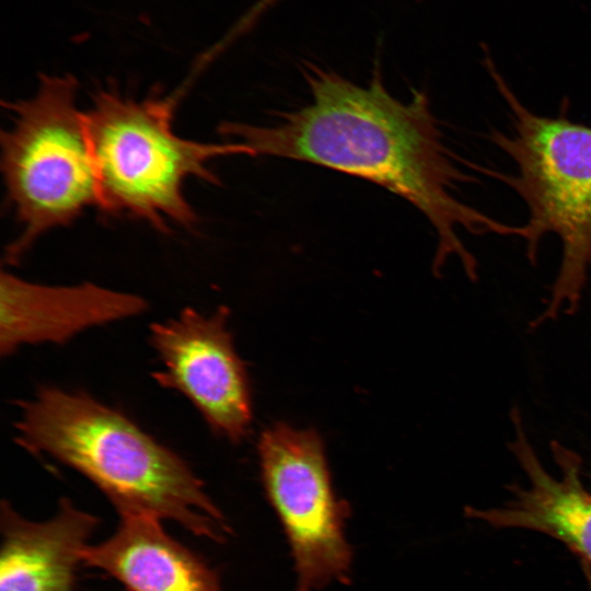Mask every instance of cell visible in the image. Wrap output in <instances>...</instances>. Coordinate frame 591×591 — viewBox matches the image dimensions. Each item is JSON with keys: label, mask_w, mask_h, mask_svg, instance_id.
<instances>
[{"label": "cell", "mask_w": 591, "mask_h": 591, "mask_svg": "<svg viewBox=\"0 0 591 591\" xmlns=\"http://www.w3.org/2000/svg\"><path fill=\"white\" fill-rule=\"evenodd\" d=\"M302 73L311 91L310 104L268 126L225 123L220 132L251 148L255 157L320 164L405 198L436 232V273L456 257L467 276L476 279L477 264L462 242V230L524 240L523 224L501 222L454 196L459 184L474 177L456 165L425 93L415 92L409 102H401L386 91L378 70L368 86L308 61Z\"/></svg>", "instance_id": "1"}, {"label": "cell", "mask_w": 591, "mask_h": 591, "mask_svg": "<svg viewBox=\"0 0 591 591\" xmlns=\"http://www.w3.org/2000/svg\"><path fill=\"white\" fill-rule=\"evenodd\" d=\"M21 409L18 442L78 471L119 517L171 520L217 543L232 532L186 461L123 413L54 386L42 387Z\"/></svg>", "instance_id": "2"}, {"label": "cell", "mask_w": 591, "mask_h": 591, "mask_svg": "<svg viewBox=\"0 0 591 591\" xmlns=\"http://www.w3.org/2000/svg\"><path fill=\"white\" fill-rule=\"evenodd\" d=\"M490 74L508 109L509 128L487 138L513 162L514 174L478 167L510 187L528 210L525 244L535 264L541 241L554 234L561 262L552 297L534 326L567 304L577 309L591 271V126L576 123L563 107L556 116L538 115L513 93L493 66Z\"/></svg>", "instance_id": "3"}, {"label": "cell", "mask_w": 591, "mask_h": 591, "mask_svg": "<svg viewBox=\"0 0 591 591\" xmlns=\"http://www.w3.org/2000/svg\"><path fill=\"white\" fill-rule=\"evenodd\" d=\"M175 101H135L102 92L84 112L101 192V209L128 215L165 230L169 222L189 227L196 213L184 183L198 177L218 184L208 163L225 155L255 157L241 142L202 143L172 128Z\"/></svg>", "instance_id": "4"}, {"label": "cell", "mask_w": 591, "mask_h": 591, "mask_svg": "<svg viewBox=\"0 0 591 591\" xmlns=\"http://www.w3.org/2000/svg\"><path fill=\"white\" fill-rule=\"evenodd\" d=\"M8 108L12 126L1 134V170L22 231L5 259L18 263L45 232L88 207L101 208V192L74 82L45 80L34 97Z\"/></svg>", "instance_id": "5"}, {"label": "cell", "mask_w": 591, "mask_h": 591, "mask_svg": "<svg viewBox=\"0 0 591 591\" xmlns=\"http://www.w3.org/2000/svg\"><path fill=\"white\" fill-rule=\"evenodd\" d=\"M258 452L266 495L291 549L296 591L349 582V507L335 496L320 437L278 424L262 433Z\"/></svg>", "instance_id": "6"}, {"label": "cell", "mask_w": 591, "mask_h": 591, "mask_svg": "<svg viewBox=\"0 0 591 591\" xmlns=\"http://www.w3.org/2000/svg\"><path fill=\"white\" fill-rule=\"evenodd\" d=\"M228 316L225 308L209 316L187 308L151 325L149 341L163 364L155 381L188 398L216 433L239 441L250 427L251 396Z\"/></svg>", "instance_id": "7"}, {"label": "cell", "mask_w": 591, "mask_h": 591, "mask_svg": "<svg viewBox=\"0 0 591 591\" xmlns=\"http://www.w3.org/2000/svg\"><path fill=\"white\" fill-rule=\"evenodd\" d=\"M147 302L131 293L94 283L47 286L2 271L0 279V355L23 345L62 344L97 325L138 315Z\"/></svg>", "instance_id": "8"}, {"label": "cell", "mask_w": 591, "mask_h": 591, "mask_svg": "<svg viewBox=\"0 0 591 591\" xmlns=\"http://www.w3.org/2000/svg\"><path fill=\"white\" fill-rule=\"evenodd\" d=\"M515 439L510 444L529 487L511 488L513 498L499 508H467L466 514L496 528H519L547 534L591 563V494L581 482V460L577 453L552 442L560 476L554 477L541 465L530 445L517 409L512 413Z\"/></svg>", "instance_id": "9"}, {"label": "cell", "mask_w": 591, "mask_h": 591, "mask_svg": "<svg viewBox=\"0 0 591 591\" xmlns=\"http://www.w3.org/2000/svg\"><path fill=\"white\" fill-rule=\"evenodd\" d=\"M99 523L68 498L44 521L22 517L3 500L0 591H76L79 566Z\"/></svg>", "instance_id": "10"}, {"label": "cell", "mask_w": 591, "mask_h": 591, "mask_svg": "<svg viewBox=\"0 0 591 591\" xmlns=\"http://www.w3.org/2000/svg\"><path fill=\"white\" fill-rule=\"evenodd\" d=\"M83 565L127 591H222L218 572L200 555L146 515L120 517L109 537L86 547Z\"/></svg>", "instance_id": "11"}]
</instances>
